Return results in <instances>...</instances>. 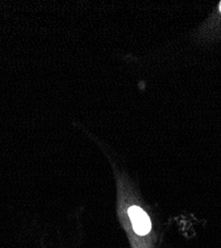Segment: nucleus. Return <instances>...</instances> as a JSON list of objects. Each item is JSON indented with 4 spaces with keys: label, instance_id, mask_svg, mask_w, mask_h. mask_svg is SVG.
<instances>
[{
    "label": "nucleus",
    "instance_id": "obj_2",
    "mask_svg": "<svg viewBox=\"0 0 221 248\" xmlns=\"http://www.w3.org/2000/svg\"><path fill=\"white\" fill-rule=\"evenodd\" d=\"M219 11H220V12H221V2H220V3H219Z\"/></svg>",
    "mask_w": 221,
    "mask_h": 248
},
{
    "label": "nucleus",
    "instance_id": "obj_1",
    "mask_svg": "<svg viewBox=\"0 0 221 248\" xmlns=\"http://www.w3.org/2000/svg\"><path fill=\"white\" fill-rule=\"evenodd\" d=\"M129 217L133 223L134 230L138 235H146L151 231V220L148 215L138 206H131Z\"/></svg>",
    "mask_w": 221,
    "mask_h": 248
}]
</instances>
